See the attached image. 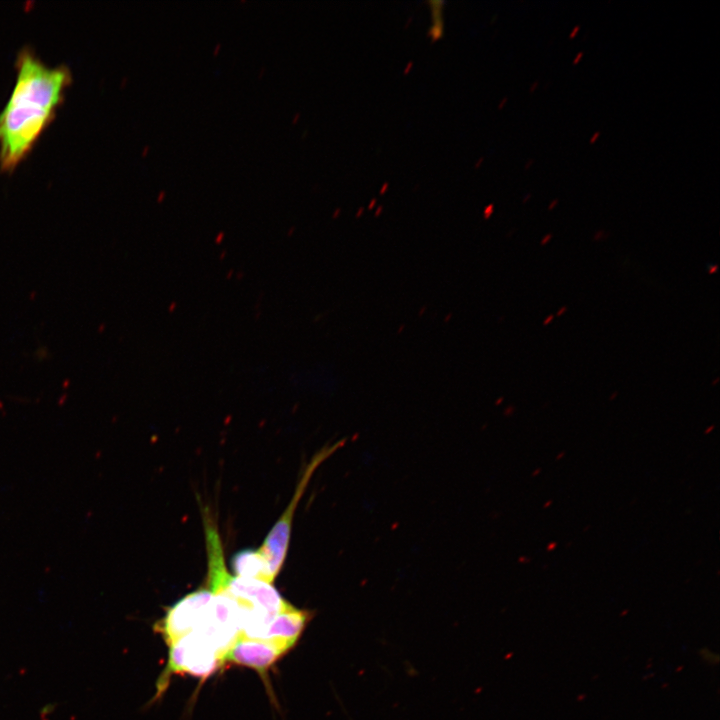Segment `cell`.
<instances>
[{
  "label": "cell",
  "mask_w": 720,
  "mask_h": 720,
  "mask_svg": "<svg viewBox=\"0 0 720 720\" xmlns=\"http://www.w3.org/2000/svg\"><path fill=\"white\" fill-rule=\"evenodd\" d=\"M16 83L0 113V166L13 169L54 118L71 80L65 66L49 67L29 51L17 62Z\"/></svg>",
  "instance_id": "6da1fadb"
},
{
  "label": "cell",
  "mask_w": 720,
  "mask_h": 720,
  "mask_svg": "<svg viewBox=\"0 0 720 720\" xmlns=\"http://www.w3.org/2000/svg\"><path fill=\"white\" fill-rule=\"evenodd\" d=\"M344 443L345 441L340 440L332 445H327L313 456L310 462L306 465L302 476L297 483L295 493L292 496L287 508L282 513L278 521L273 525L262 545L257 549L267 562L274 579L278 576L286 560L292 522L296 508L309 484L310 479L317 468L333 453L341 448Z\"/></svg>",
  "instance_id": "7a4b0ae2"
},
{
  "label": "cell",
  "mask_w": 720,
  "mask_h": 720,
  "mask_svg": "<svg viewBox=\"0 0 720 720\" xmlns=\"http://www.w3.org/2000/svg\"><path fill=\"white\" fill-rule=\"evenodd\" d=\"M169 647V660L165 675L172 672H185L204 678L222 665L214 647L196 631L179 638Z\"/></svg>",
  "instance_id": "3957f363"
},
{
  "label": "cell",
  "mask_w": 720,
  "mask_h": 720,
  "mask_svg": "<svg viewBox=\"0 0 720 720\" xmlns=\"http://www.w3.org/2000/svg\"><path fill=\"white\" fill-rule=\"evenodd\" d=\"M212 598L209 589L189 593L173 606L157 624L168 645L192 632L201 620Z\"/></svg>",
  "instance_id": "277c9868"
},
{
  "label": "cell",
  "mask_w": 720,
  "mask_h": 720,
  "mask_svg": "<svg viewBox=\"0 0 720 720\" xmlns=\"http://www.w3.org/2000/svg\"><path fill=\"white\" fill-rule=\"evenodd\" d=\"M310 618L311 612L290 605L276 615L261 641L284 655L296 644Z\"/></svg>",
  "instance_id": "5b68a950"
},
{
  "label": "cell",
  "mask_w": 720,
  "mask_h": 720,
  "mask_svg": "<svg viewBox=\"0 0 720 720\" xmlns=\"http://www.w3.org/2000/svg\"><path fill=\"white\" fill-rule=\"evenodd\" d=\"M282 655L275 647L264 641L238 637L226 653L224 662L248 666L262 673Z\"/></svg>",
  "instance_id": "8992f818"
},
{
  "label": "cell",
  "mask_w": 720,
  "mask_h": 720,
  "mask_svg": "<svg viewBox=\"0 0 720 720\" xmlns=\"http://www.w3.org/2000/svg\"><path fill=\"white\" fill-rule=\"evenodd\" d=\"M235 576L272 584L275 580L269 566L257 549H244L231 558Z\"/></svg>",
  "instance_id": "52a82bcc"
},
{
  "label": "cell",
  "mask_w": 720,
  "mask_h": 720,
  "mask_svg": "<svg viewBox=\"0 0 720 720\" xmlns=\"http://www.w3.org/2000/svg\"><path fill=\"white\" fill-rule=\"evenodd\" d=\"M53 709H54V706H53L52 704H48L47 706H45V707L43 708V710H42V712H41V715H43V714H49V713H51V711H53Z\"/></svg>",
  "instance_id": "ba28073f"
},
{
  "label": "cell",
  "mask_w": 720,
  "mask_h": 720,
  "mask_svg": "<svg viewBox=\"0 0 720 720\" xmlns=\"http://www.w3.org/2000/svg\"><path fill=\"white\" fill-rule=\"evenodd\" d=\"M580 30V25H576L569 33V38H573Z\"/></svg>",
  "instance_id": "9c48e42d"
},
{
  "label": "cell",
  "mask_w": 720,
  "mask_h": 720,
  "mask_svg": "<svg viewBox=\"0 0 720 720\" xmlns=\"http://www.w3.org/2000/svg\"><path fill=\"white\" fill-rule=\"evenodd\" d=\"M583 55H584L583 51L578 52L573 59V64H577Z\"/></svg>",
  "instance_id": "30bf717a"
},
{
  "label": "cell",
  "mask_w": 720,
  "mask_h": 720,
  "mask_svg": "<svg viewBox=\"0 0 720 720\" xmlns=\"http://www.w3.org/2000/svg\"><path fill=\"white\" fill-rule=\"evenodd\" d=\"M600 136V131H596L590 138V143H594L595 140Z\"/></svg>",
  "instance_id": "8fae6325"
},
{
  "label": "cell",
  "mask_w": 720,
  "mask_h": 720,
  "mask_svg": "<svg viewBox=\"0 0 720 720\" xmlns=\"http://www.w3.org/2000/svg\"><path fill=\"white\" fill-rule=\"evenodd\" d=\"M557 203H558V199L552 200V202L549 204L548 208L550 210L553 209Z\"/></svg>",
  "instance_id": "7c38bea8"
},
{
  "label": "cell",
  "mask_w": 720,
  "mask_h": 720,
  "mask_svg": "<svg viewBox=\"0 0 720 720\" xmlns=\"http://www.w3.org/2000/svg\"><path fill=\"white\" fill-rule=\"evenodd\" d=\"M220 47H221V44H220V43H218V44L214 47V51H213V54H214V55H217V54H218V52H219V50H220Z\"/></svg>",
  "instance_id": "4fadbf2b"
},
{
  "label": "cell",
  "mask_w": 720,
  "mask_h": 720,
  "mask_svg": "<svg viewBox=\"0 0 720 720\" xmlns=\"http://www.w3.org/2000/svg\"><path fill=\"white\" fill-rule=\"evenodd\" d=\"M537 86H538V80H536V81L533 82V84L530 86V89H529V90H530V91H534V90H535V87H537Z\"/></svg>",
  "instance_id": "5bb4252c"
},
{
  "label": "cell",
  "mask_w": 720,
  "mask_h": 720,
  "mask_svg": "<svg viewBox=\"0 0 720 720\" xmlns=\"http://www.w3.org/2000/svg\"><path fill=\"white\" fill-rule=\"evenodd\" d=\"M551 237H552V235H551V234H548V235L546 236L545 240H542L541 243H542V244L546 243V242L548 241V239L551 238Z\"/></svg>",
  "instance_id": "9a60e30c"
},
{
  "label": "cell",
  "mask_w": 720,
  "mask_h": 720,
  "mask_svg": "<svg viewBox=\"0 0 720 720\" xmlns=\"http://www.w3.org/2000/svg\"><path fill=\"white\" fill-rule=\"evenodd\" d=\"M264 73H265V67H262V68L260 69L259 78H261Z\"/></svg>",
  "instance_id": "2e32d148"
},
{
  "label": "cell",
  "mask_w": 720,
  "mask_h": 720,
  "mask_svg": "<svg viewBox=\"0 0 720 720\" xmlns=\"http://www.w3.org/2000/svg\"><path fill=\"white\" fill-rule=\"evenodd\" d=\"M298 118H299V114L297 113V114L294 116L292 123H296V122L298 121Z\"/></svg>",
  "instance_id": "e0dca14e"
},
{
  "label": "cell",
  "mask_w": 720,
  "mask_h": 720,
  "mask_svg": "<svg viewBox=\"0 0 720 720\" xmlns=\"http://www.w3.org/2000/svg\"><path fill=\"white\" fill-rule=\"evenodd\" d=\"M532 163H533V160L530 159V160L526 163L525 168L529 167Z\"/></svg>",
  "instance_id": "ac0fdd59"
},
{
  "label": "cell",
  "mask_w": 720,
  "mask_h": 720,
  "mask_svg": "<svg viewBox=\"0 0 720 720\" xmlns=\"http://www.w3.org/2000/svg\"><path fill=\"white\" fill-rule=\"evenodd\" d=\"M148 149H149V147H148V146H146V147H145V150H143V155H146V153H147Z\"/></svg>",
  "instance_id": "d6986e66"
},
{
  "label": "cell",
  "mask_w": 720,
  "mask_h": 720,
  "mask_svg": "<svg viewBox=\"0 0 720 720\" xmlns=\"http://www.w3.org/2000/svg\"><path fill=\"white\" fill-rule=\"evenodd\" d=\"M530 196H531V195H530V193H529V194H527V195L525 196V198H524V201H527V199H529V198H530Z\"/></svg>",
  "instance_id": "ffe728a7"
},
{
  "label": "cell",
  "mask_w": 720,
  "mask_h": 720,
  "mask_svg": "<svg viewBox=\"0 0 720 720\" xmlns=\"http://www.w3.org/2000/svg\"><path fill=\"white\" fill-rule=\"evenodd\" d=\"M552 318H553V316H550V317L547 319V321L544 322V324H547Z\"/></svg>",
  "instance_id": "44dd1931"
}]
</instances>
